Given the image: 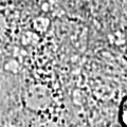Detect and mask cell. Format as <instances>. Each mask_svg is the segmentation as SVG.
Here are the masks:
<instances>
[{"label":"cell","instance_id":"6da1fadb","mask_svg":"<svg viewBox=\"0 0 127 127\" xmlns=\"http://www.w3.org/2000/svg\"><path fill=\"white\" fill-rule=\"evenodd\" d=\"M120 121L124 127H127V97L123 100L120 107Z\"/></svg>","mask_w":127,"mask_h":127}]
</instances>
